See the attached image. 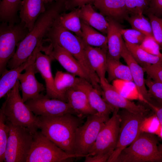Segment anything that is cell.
<instances>
[{
    "label": "cell",
    "instance_id": "b9f144b4",
    "mask_svg": "<svg viewBox=\"0 0 162 162\" xmlns=\"http://www.w3.org/2000/svg\"><path fill=\"white\" fill-rule=\"evenodd\" d=\"M95 0H66L65 8L66 10H71L92 3Z\"/></svg>",
    "mask_w": 162,
    "mask_h": 162
},
{
    "label": "cell",
    "instance_id": "6da1fadb",
    "mask_svg": "<svg viewBox=\"0 0 162 162\" xmlns=\"http://www.w3.org/2000/svg\"><path fill=\"white\" fill-rule=\"evenodd\" d=\"M66 0H57L48 3L45 11L36 21L32 29L17 45L15 53L9 61L7 67L10 69L25 62L38 47L43 46L46 37L61 14L66 10Z\"/></svg>",
    "mask_w": 162,
    "mask_h": 162
},
{
    "label": "cell",
    "instance_id": "9a60e30c",
    "mask_svg": "<svg viewBox=\"0 0 162 162\" xmlns=\"http://www.w3.org/2000/svg\"><path fill=\"white\" fill-rule=\"evenodd\" d=\"M53 48L50 54L70 73L84 79L92 84L91 80L79 61L71 54L55 44H50Z\"/></svg>",
    "mask_w": 162,
    "mask_h": 162
},
{
    "label": "cell",
    "instance_id": "f546056e",
    "mask_svg": "<svg viewBox=\"0 0 162 162\" xmlns=\"http://www.w3.org/2000/svg\"><path fill=\"white\" fill-rule=\"evenodd\" d=\"M68 72L58 70L54 77L56 89L64 101L68 102L66 92L70 88L74 87L77 85L79 77Z\"/></svg>",
    "mask_w": 162,
    "mask_h": 162
},
{
    "label": "cell",
    "instance_id": "bcb514c9",
    "mask_svg": "<svg viewBox=\"0 0 162 162\" xmlns=\"http://www.w3.org/2000/svg\"><path fill=\"white\" fill-rule=\"evenodd\" d=\"M158 135L162 140V125L161 124L158 134Z\"/></svg>",
    "mask_w": 162,
    "mask_h": 162
},
{
    "label": "cell",
    "instance_id": "ffe728a7",
    "mask_svg": "<svg viewBox=\"0 0 162 162\" xmlns=\"http://www.w3.org/2000/svg\"><path fill=\"white\" fill-rule=\"evenodd\" d=\"M44 0H22L19 11L20 22L29 32L33 28L39 16L46 9Z\"/></svg>",
    "mask_w": 162,
    "mask_h": 162
},
{
    "label": "cell",
    "instance_id": "30bf717a",
    "mask_svg": "<svg viewBox=\"0 0 162 162\" xmlns=\"http://www.w3.org/2000/svg\"><path fill=\"white\" fill-rule=\"evenodd\" d=\"M110 118L97 113L87 116L86 122L77 129L74 148L76 154L87 156L102 127Z\"/></svg>",
    "mask_w": 162,
    "mask_h": 162
},
{
    "label": "cell",
    "instance_id": "7402d4cb",
    "mask_svg": "<svg viewBox=\"0 0 162 162\" xmlns=\"http://www.w3.org/2000/svg\"><path fill=\"white\" fill-rule=\"evenodd\" d=\"M68 102L78 116L83 118L97 113L91 106L85 93L75 88H70L66 92Z\"/></svg>",
    "mask_w": 162,
    "mask_h": 162
},
{
    "label": "cell",
    "instance_id": "d6986e66",
    "mask_svg": "<svg viewBox=\"0 0 162 162\" xmlns=\"http://www.w3.org/2000/svg\"><path fill=\"white\" fill-rule=\"evenodd\" d=\"M121 56L128 66L133 81L136 85L140 93L146 100V103L150 102L145 84L144 69L129 52L124 42L123 44Z\"/></svg>",
    "mask_w": 162,
    "mask_h": 162
},
{
    "label": "cell",
    "instance_id": "83f0119b",
    "mask_svg": "<svg viewBox=\"0 0 162 162\" xmlns=\"http://www.w3.org/2000/svg\"><path fill=\"white\" fill-rule=\"evenodd\" d=\"M58 20L59 23L65 28L74 33L75 35L82 38L80 8L74 9L68 13H62Z\"/></svg>",
    "mask_w": 162,
    "mask_h": 162
},
{
    "label": "cell",
    "instance_id": "9c48e42d",
    "mask_svg": "<svg viewBox=\"0 0 162 162\" xmlns=\"http://www.w3.org/2000/svg\"><path fill=\"white\" fill-rule=\"evenodd\" d=\"M29 31L20 22L15 24L2 22L0 27V74L6 69L9 61L14 55L18 44Z\"/></svg>",
    "mask_w": 162,
    "mask_h": 162
},
{
    "label": "cell",
    "instance_id": "484cf974",
    "mask_svg": "<svg viewBox=\"0 0 162 162\" xmlns=\"http://www.w3.org/2000/svg\"><path fill=\"white\" fill-rule=\"evenodd\" d=\"M82 38L87 46L100 48L107 50V36L96 30L81 20Z\"/></svg>",
    "mask_w": 162,
    "mask_h": 162
},
{
    "label": "cell",
    "instance_id": "e575fe53",
    "mask_svg": "<svg viewBox=\"0 0 162 162\" xmlns=\"http://www.w3.org/2000/svg\"><path fill=\"white\" fill-rule=\"evenodd\" d=\"M161 126L158 118L154 113L144 118L141 123L140 130L141 132L158 135Z\"/></svg>",
    "mask_w": 162,
    "mask_h": 162
},
{
    "label": "cell",
    "instance_id": "3957f363",
    "mask_svg": "<svg viewBox=\"0 0 162 162\" xmlns=\"http://www.w3.org/2000/svg\"><path fill=\"white\" fill-rule=\"evenodd\" d=\"M56 20L46 35L47 41L55 44L71 54L81 64L90 76L94 88L100 89V80L92 68L87 58L86 44L82 38L63 27Z\"/></svg>",
    "mask_w": 162,
    "mask_h": 162
},
{
    "label": "cell",
    "instance_id": "ee69618b",
    "mask_svg": "<svg viewBox=\"0 0 162 162\" xmlns=\"http://www.w3.org/2000/svg\"><path fill=\"white\" fill-rule=\"evenodd\" d=\"M147 104L154 111V114L158 117L161 124L162 125V105H156L150 102Z\"/></svg>",
    "mask_w": 162,
    "mask_h": 162
},
{
    "label": "cell",
    "instance_id": "44dd1931",
    "mask_svg": "<svg viewBox=\"0 0 162 162\" xmlns=\"http://www.w3.org/2000/svg\"><path fill=\"white\" fill-rule=\"evenodd\" d=\"M109 25L107 34V56L120 61L123 43L121 27L118 22L107 17Z\"/></svg>",
    "mask_w": 162,
    "mask_h": 162
},
{
    "label": "cell",
    "instance_id": "4dcf8cb0",
    "mask_svg": "<svg viewBox=\"0 0 162 162\" xmlns=\"http://www.w3.org/2000/svg\"><path fill=\"white\" fill-rule=\"evenodd\" d=\"M124 43L129 52L142 68L149 65L162 62V56L150 54L142 49L139 45L126 42Z\"/></svg>",
    "mask_w": 162,
    "mask_h": 162
},
{
    "label": "cell",
    "instance_id": "5b68a950",
    "mask_svg": "<svg viewBox=\"0 0 162 162\" xmlns=\"http://www.w3.org/2000/svg\"><path fill=\"white\" fill-rule=\"evenodd\" d=\"M158 142L154 134L141 132L122 151L115 162H162V153Z\"/></svg>",
    "mask_w": 162,
    "mask_h": 162
},
{
    "label": "cell",
    "instance_id": "cb8c5ba5",
    "mask_svg": "<svg viewBox=\"0 0 162 162\" xmlns=\"http://www.w3.org/2000/svg\"><path fill=\"white\" fill-rule=\"evenodd\" d=\"M86 52L89 63L100 79L105 78L107 71V50L86 46Z\"/></svg>",
    "mask_w": 162,
    "mask_h": 162
},
{
    "label": "cell",
    "instance_id": "74e56055",
    "mask_svg": "<svg viewBox=\"0 0 162 162\" xmlns=\"http://www.w3.org/2000/svg\"><path fill=\"white\" fill-rule=\"evenodd\" d=\"M153 37L160 46H162V19L149 13Z\"/></svg>",
    "mask_w": 162,
    "mask_h": 162
},
{
    "label": "cell",
    "instance_id": "c3c4849f",
    "mask_svg": "<svg viewBox=\"0 0 162 162\" xmlns=\"http://www.w3.org/2000/svg\"><path fill=\"white\" fill-rule=\"evenodd\" d=\"M158 147L159 150L162 153V144L159 146Z\"/></svg>",
    "mask_w": 162,
    "mask_h": 162
},
{
    "label": "cell",
    "instance_id": "d4e9b609",
    "mask_svg": "<svg viewBox=\"0 0 162 162\" xmlns=\"http://www.w3.org/2000/svg\"><path fill=\"white\" fill-rule=\"evenodd\" d=\"M80 17L81 20L87 25L103 34H107L109 25L107 18L95 11L91 4L80 8Z\"/></svg>",
    "mask_w": 162,
    "mask_h": 162
},
{
    "label": "cell",
    "instance_id": "1f68e13d",
    "mask_svg": "<svg viewBox=\"0 0 162 162\" xmlns=\"http://www.w3.org/2000/svg\"><path fill=\"white\" fill-rule=\"evenodd\" d=\"M112 85L121 95L127 99L138 100L146 103V100L134 81L116 80L112 81Z\"/></svg>",
    "mask_w": 162,
    "mask_h": 162
},
{
    "label": "cell",
    "instance_id": "f1b7e54d",
    "mask_svg": "<svg viewBox=\"0 0 162 162\" xmlns=\"http://www.w3.org/2000/svg\"><path fill=\"white\" fill-rule=\"evenodd\" d=\"M22 0H2L0 3V20L9 24L18 23V11Z\"/></svg>",
    "mask_w": 162,
    "mask_h": 162
},
{
    "label": "cell",
    "instance_id": "836d02e7",
    "mask_svg": "<svg viewBox=\"0 0 162 162\" xmlns=\"http://www.w3.org/2000/svg\"><path fill=\"white\" fill-rule=\"evenodd\" d=\"M3 110H0V162L4 161L5 153L9 132V127Z\"/></svg>",
    "mask_w": 162,
    "mask_h": 162
},
{
    "label": "cell",
    "instance_id": "ac0fdd59",
    "mask_svg": "<svg viewBox=\"0 0 162 162\" xmlns=\"http://www.w3.org/2000/svg\"><path fill=\"white\" fill-rule=\"evenodd\" d=\"M74 88L79 89L86 94L92 107L99 114L109 118V115L115 108L109 105L101 96V93L94 88L90 83L79 77L76 86Z\"/></svg>",
    "mask_w": 162,
    "mask_h": 162
},
{
    "label": "cell",
    "instance_id": "ba28073f",
    "mask_svg": "<svg viewBox=\"0 0 162 162\" xmlns=\"http://www.w3.org/2000/svg\"><path fill=\"white\" fill-rule=\"evenodd\" d=\"M120 118L118 140L116 148L107 162H115L122 151L131 144L141 133L140 127L149 112L134 113L123 109L118 111Z\"/></svg>",
    "mask_w": 162,
    "mask_h": 162
},
{
    "label": "cell",
    "instance_id": "ab89813d",
    "mask_svg": "<svg viewBox=\"0 0 162 162\" xmlns=\"http://www.w3.org/2000/svg\"><path fill=\"white\" fill-rule=\"evenodd\" d=\"M143 68L152 79L162 83V62L147 65Z\"/></svg>",
    "mask_w": 162,
    "mask_h": 162
},
{
    "label": "cell",
    "instance_id": "7bdbcfd3",
    "mask_svg": "<svg viewBox=\"0 0 162 162\" xmlns=\"http://www.w3.org/2000/svg\"><path fill=\"white\" fill-rule=\"evenodd\" d=\"M110 155L109 154H97L92 156H87L85 157V162H107Z\"/></svg>",
    "mask_w": 162,
    "mask_h": 162
},
{
    "label": "cell",
    "instance_id": "5bb4252c",
    "mask_svg": "<svg viewBox=\"0 0 162 162\" xmlns=\"http://www.w3.org/2000/svg\"><path fill=\"white\" fill-rule=\"evenodd\" d=\"M34 62L28 67L25 70V72L20 74L18 77L24 102L46 91L44 84L39 82L35 77V74L38 72Z\"/></svg>",
    "mask_w": 162,
    "mask_h": 162
},
{
    "label": "cell",
    "instance_id": "7dc6e473",
    "mask_svg": "<svg viewBox=\"0 0 162 162\" xmlns=\"http://www.w3.org/2000/svg\"><path fill=\"white\" fill-rule=\"evenodd\" d=\"M46 4L51 3L57 0H44Z\"/></svg>",
    "mask_w": 162,
    "mask_h": 162
},
{
    "label": "cell",
    "instance_id": "2e32d148",
    "mask_svg": "<svg viewBox=\"0 0 162 162\" xmlns=\"http://www.w3.org/2000/svg\"><path fill=\"white\" fill-rule=\"evenodd\" d=\"M41 51L37 52L34 63L38 72L40 74L45 82L46 93L45 95L50 98L63 101L56 89L51 71V63L53 59L50 55L44 54Z\"/></svg>",
    "mask_w": 162,
    "mask_h": 162
},
{
    "label": "cell",
    "instance_id": "60d3db41",
    "mask_svg": "<svg viewBox=\"0 0 162 162\" xmlns=\"http://www.w3.org/2000/svg\"><path fill=\"white\" fill-rule=\"evenodd\" d=\"M147 10L149 13L160 18L162 16V0H148Z\"/></svg>",
    "mask_w": 162,
    "mask_h": 162
},
{
    "label": "cell",
    "instance_id": "f35d334b",
    "mask_svg": "<svg viewBox=\"0 0 162 162\" xmlns=\"http://www.w3.org/2000/svg\"><path fill=\"white\" fill-rule=\"evenodd\" d=\"M139 46L144 51L150 54L162 56V53L160 51V45L153 37L146 36Z\"/></svg>",
    "mask_w": 162,
    "mask_h": 162
},
{
    "label": "cell",
    "instance_id": "603a6c76",
    "mask_svg": "<svg viewBox=\"0 0 162 162\" xmlns=\"http://www.w3.org/2000/svg\"><path fill=\"white\" fill-rule=\"evenodd\" d=\"M93 4L103 15L117 22L125 19L129 13L125 0H95Z\"/></svg>",
    "mask_w": 162,
    "mask_h": 162
},
{
    "label": "cell",
    "instance_id": "7c38bea8",
    "mask_svg": "<svg viewBox=\"0 0 162 162\" xmlns=\"http://www.w3.org/2000/svg\"><path fill=\"white\" fill-rule=\"evenodd\" d=\"M25 103L37 116H58L67 113L76 115L68 103L58 99L49 98L43 92Z\"/></svg>",
    "mask_w": 162,
    "mask_h": 162
},
{
    "label": "cell",
    "instance_id": "f6af8a7d",
    "mask_svg": "<svg viewBox=\"0 0 162 162\" xmlns=\"http://www.w3.org/2000/svg\"><path fill=\"white\" fill-rule=\"evenodd\" d=\"M126 6L129 13L135 14L136 7L138 0H125Z\"/></svg>",
    "mask_w": 162,
    "mask_h": 162
},
{
    "label": "cell",
    "instance_id": "4fadbf2b",
    "mask_svg": "<svg viewBox=\"0 0 162 162\" xmlns=\"http://www.w3.org/2000/svg\"><path fill=\"white\" fill-rule=\"evenodd\" d=\"M101 95L104 100L114 108H122L134 113L149 112L150 110L137 105L121 95L106 78L100 79Z\"/></svg>",
    "mask_w": 162,
    "mask_h": 162
},
{
    "label": "cell",
    "instance_id": "d590c367",
    "mask_svg": "<svg viewBox=\"0 0 162 162\" xmlns=\"http://www.w3.org/2000/svg\"><path fill=\"white\" fill-rule=\"evenodd\" d=\"M148 93L150 100H154L158 105H162V83L154 81L149 76L145 79Z\"/></svg>",
    "mask_w": 162,
    "mask_h": 162
},
{
    "label": "cell",
    "instance_id": "277c9868",
    "mask_svg": "<svg viewBox=\"0 0 162 162\" xmlns=\"http://www.w3.org/2000/svg\"><path fill=\"white\" fill-rule=\"evenodd\" d=\"M20 89V83L18 80L7 94L1 108L7 119L11 123L26 128L33 134L38 129L37 116L23 101Z\"/></svg>",
    "mask_w": 162,
    "mask_h": 162
},
{
    "label": "cell",
    "instance_id": "8992f818",
    "mask_svg": "<svg viewBox=\"0 0 162 162\" xmlns=\"http://www.w3.org/2000/svg\"><path fill=\"white\" fill-rule=\"evenodd\" d=\"M33 142L26 162H64L85 157L77 154L68 153L44 135L41 131L32 134Z\"/></svg>",
    "mask_w": 162,
    "mask_h": 162
},
{
    "label": "cell",
    "instance_id": "d6a6232c",
    "mask_svg": "<svg viewBox=\"0 0 162 162\" xmlns=\"http://www.w3.org/2000/svg\"><path fill=\"white\" fill-rule=\"evenodd\" d=\"M125 19L132 28L140 31L146 36L153 37L150 22L143 14H133L130 16H128Z\"/></svg>",
    "mask_w": 162,
    "mask_h": 162
},
{
    "label": "cell",
    "instance_id": "52a82bcc",
    "mask_svg": "<svg viewBox=\"0 0 162 162\" xmlns=\"http://www.w3.org/2000/svg\"><path fill=\"white\" fill-rule=\"evenodd\" d=\"M6 120L10 130L4 162H26L33 142L32 134L27 128Z\"/></svg>",
    "mask_w": 162,
    "mask_h": 162
},
{
    "label": "cell",
    "instance_id": "7a4b0ae2",
    "mask_svg": "<svg viewBox=\"0 0 162 162\" xmlns=\"http://www.w3.org/2000/svg\"><path fill=\"white\" fill-rule=\"evenodd\" d=\"M37 117L38 128L44 135L68 153L76 154L75 134L77 129L82 124V118L71 113Z\"/></svg>",
    "mask_w": 162,
    "mask_h": 162
},
{
    "label": "cell",
    "instance_id": "4316f807",
    "mask_svg": "<svg viewBox=\"0 0 162 162\" xmlns=\"http://www.w3.org/2000/svg\"><path fill=\"white\" fill-rule=\"evenodd\" d=\"M108 81L110 82L116 80L133 81L128 66L120 61L107 56V71Z\"/></svg>",
    "mask_w": 162,
    "mask_h": 162
},
{
    "label": "cell",
    "instance_id": "8d00e7d4",
    "mask_svg": "<svg viewBox=\"0 0 162 162\" xmlns=\"http://www.w3.org/2000/svg\"><path fill=\"white\" fill-rule=\"evenodd\" d=\"M121 32L125 42L138 45L141 44L146 36L142 33L133 28H122Z\"/></svg>",
    "mask_w": 162,
    "mask_h": 162
},
{
    "label": "cell",
    "instance_id": "e0dca14e",
    "mask_svg": "<svg viewBox=\"0 0 162 162\" xmlns=\"http://www.w3.org/2000/svg\"><path fill=\"white\" fill-rule=\"evenodd\" d=\"M45 50L44 46L37 47L27 60L20 65L9 70L6 69L3 72L0 79V99L6 95L13 87L21 72L35 62L37 52L40 51L44 52Z\"/></svg>",
    "mask_w": 162,
    "mask_h": 162
},
{
    "label": "cell",
    "instance_id": "8fae6325",
    "mask_svg": "<svg viewBox=\"0 0 162 162\" xmlns=\"http://www.w3.org/2000/svg\"><path fill=\"white\" fill-rule=\"evenodd\" d=\"M119 109H115L111 117L101 128L88 156L109 154L111 156L113 153L117 144L120 127Z\"/></svg>",
    "mask_w": 162,
    "mask_h": 162
}]
</instances>
